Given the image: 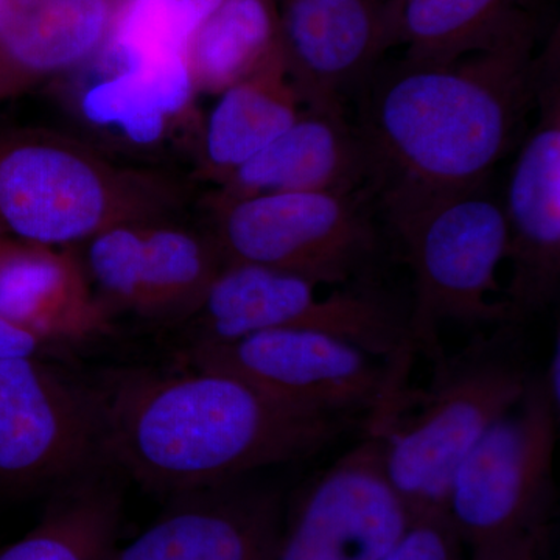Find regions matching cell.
Segmentation results:
<instances>
[{
	"label": "cell",
	"mask_w": 560,
	"mask_h": 560,
	"mask_svg": "<svg viewBox=\"0 0 560 560\" xmlns=\"http://www.w3.org/2000/svg\"><path fill=\"white\" fill-rule=\"evenodd\" d=\"M94 389L105 466L172 499L311 458L361 422L198 368L125 372Z\"/></svg>",
	"instance_id": "1"
},
{
	"label": "cell",
	"mask_w": 560,
	"mask_h": 560,
	"mask_svg": "<svg viewBox=\"0 0 560 560\" xmlns=\"http://www.w3.org/2000/svg\"><path fill=\"white\" fill-rule=\"evenodd\" d=\"M537 25L522 10L489 44L447 61L405 60L375 81L359 135L377 195L486 186L536 105Z\"/></svg>",
	"instance_id": "2"
},
{
	"label": "cell",
	"mask_w": 560,
	"mask_h": 560,
	"mask_svg": "<svg viewBox=\"0 0 560 560\" xmlns=\"http://www.w3.org/2000/svg\"><path fill=\"white\" fill-rule=\"evenodd\" d=\"M164 173L125 167L61 136H0V232L39 245L90 242L124 224L154 223L178 208Z\"/></svg>",
	"instance_id": "3"
},
{
	"label": "cell",
	"mask_w": 560,
	"mask_h": 560,
	"mask_svg": "<svg viewBox=\"0 0 560 560\" xmlns=\"http://www.w3.org/2000/svg\"><path fill=\"white\" fill-rule=\"evenodd\" d=\"M412 276L408 334L412 350L440 361L445 323H517L501 289L508 226L501 201L486 190L378 195Z\"/></svg>",
	"instance_id": "4"
},
{
	"label": "cell",
	"mask_w": 560,
	"mask_h": 560,
	"mask_svg": "<svg viewBox=\"0 0 560 560\" xmlns=\"http://www.w3.org/2000/svg\"><path fill=\"white\" fill-rule=\"evenodd\" d=\"M510 337L504 327L453 359L442 357L433 364L431 388L412 393L418 412L370 430L381 440L386 477L411 518L447 514L460 463L525 396L533 374Z\"/></svg>",
	"instance_id": "5"
},
{
	"label": "cell",
	"mask_w": 560,
	"mask_h": 560,
	"mask_svg": "<svg viewBox=\"0 0 560 560\" xmlns=\"http://www.w3.org/2000/svg\"><path fill=\"white\" fill-rule=\"evenodd\" d=\"M187 368L226 372L276 399L381 427L410 399V370L352 342L302 329L257 331L226 345L184 349Z\"/></svg>",
	"instance_id": "6"
},
{
	"label": "cell",
	"mask_w": 560,
	"mask_h": 560,
	"mask_svg": "<svg viewBox=\"0 0 560 560\" xmlns=\"http://www.w3.org/2000/svg\"><path fill=\"white\" fill-rule=\"evenodd\" d=\"M318 283L293 272L250 264H224L189 319L198 346L226 345L257 331H323L377 359L410 368L407 316L360 291L320 298Z\"/></svg>",
	"instance_id": "7"
},
{
	"label": "cell",
	"mask_w": 560,
	"mask_h": 560,
	"mask_svg": "<svg viewBox=\"0 0 560 560\" xmlns=\"http://www.w3.org/2000/svg\"><path fill=\"white\" fill-rule=\"evenodd\" d=\"M368 198L366 190L213 197L210 241L223 265H260L318 285L349 282L378 248Z\"/></svg>",
	"instance_id": "8"
},
{
	"label": "cell",
	"mask_w": 560,
	"mask_h": 560,
	"mask_svg": "<svg viewBox=\"0 0 560 560\" xmlns=\"http://www.w3.org/2000/svg\"><path fill=\"white\" fill-rule=\"evenodd\" d=\"M559 407L541 375L460 463L447 514L470 548L545 529L552 493Z\"/></svg>",
	"instance_id": "9"
},
{
	"label": "cell",
	"mask_w": 560,
	"mask_h": 560,
	"mask_svg": "<svg viewBox=\"0 0 560 560\" xmlns=\"http://www.w3.org/2000/svg\"><path fill=\"white\" fill-rule=\"evenodd\" d=\"M105 466L94 388L36 355L0 359V495L54 489Z\"/></svg>",
	"instance_id": "10"
},
{
	"label": "cell",
	"mask_w": 560,
	"mask_h": 560,
	"mask_svg": "<svg viewBox=\"0 0 560 560\" xmlns=\"http://www.w3.org/2000/svg\"><path fill=\"white\" fill-rule=\"evenodd\" d=\"M559 39L540 54L537 119L523 142L501 201L508 226L515 318L540 312L558 296L560 280V62Z\"/></svg>",
	"instance_id": "11"
},
{
	"label": "cell",
	"mask_w": 560,
	"mask_h": 560,
	"mask_svg": "<svg viewBox=\"0 0 560 560\" xmlns=\"http://www.w3.org/2000/svg\"><path fill=\"white\" fill-rule=\"evenodd\" d=\"M410 521L368 431L291 504L271 560H381Z\"/></svg>",
	"instance_id": "12"
},
{
	"label": "cell",
	"mask_w": 560,
	"mask_h": 560,
	"mask_svg": "<svg viewBox=\"0 0 560 560\" xmlns=\"http://www.w3.org/2000/svg\"><path fill=\"white\" fill-rule=\"evenodd\" d=\"M88 243L84 270L103 305L151 319H189L223 267L210 238L158 221L113 228Z\"/></svg>",
	"instance_id": "13"
},
{
	"label": "cell",
	"mask_w": 560,
	"mask_h": 560,
	"mask_svg": "<svg viewBox=\"0 0 560 560\" xmlns=\"http://www.w3.org/2000/svg\"><path fill=\"white\" fill-rule=\"evenodd\" d=\"M291 83L305 108L342 109L388 47L385 0H271Z\"/></svg>",
	"instance_id": "14"
},
{
	"label": "cell",
	"mask_w": 560,
	"mask_h": 560,
	"mask_svg": "<svg viewBox=\"0 0 560 560\" xmlns=\"http://www.w3.org/2000/svg\"><path fill=\"white\" fill-rule=\"evenodd\" d=\"M282 499L243 480L173 497L172 506L109 560H271Z\"/></svg>",
	"instance_id": "15"
},
{
	"label": "cell",
	"mask_w": 560,
	"mask_h": 560,
	"mask_svg": "<svg viewBox=\"0 0 560 560\" xmlns=\"http://www.w3.org/2000/svg\"><path fill=\"white\" fill-rule=\"evenodd\" d=\"M215 197L371 189V164L359 130L342 109L304 108L259 154L219 184Z\"/></svg>",
	"instance_id": "16"
},
{
	"label": "cell",
	"mask_w": 560,
	"mask_h": 560,
	"mask_svg": "<svg viewBox=\"0 0 560 560\" xmlns=\"http://www.w3.org/2000/svg\"><path fill=\"white\" fill-rule=\"evenodd\" d=\"M124 0H0V103L86 66Z\"/></svg>",
	"instance_id": "17"
},
{
	"label": "cell",
	"mask_w": 560,
	"mask_h": 560,
	"mask_svg": "<svg viewBox=\"0 0 560 560\" xmlns=\"http://www.w3.org/2000/svg\"><path fill=\"white\" fill-rule=\"evenodd\" d=\"M0 318L44 345L101 326L105 305L69 249L0 232Z\"/></svg>",
	"instance_id": "18"
},
{
	"label": "cell",
	"mask_w": 560,
	"mask_h": 560,
	"mask_svg": "<svg viewBox=\"0 0 560 560\" xmlns=\"http://www.w3.org/2000/svg\"><path fill=\"white\" fill-rule=\"evenodd\" d=\"M97 69L81 98V113L94 127L121 136L132 145L161 142L190 113L198 95L186 55Z\"/></svg>",
	"instance_id": "19"
},
{
	"label": "cell",
	"mask_w": 560,
	"mask_h": 560,
	"mask_svg": "<svg viewBox=\"0 0 560 560\" xmlns=\"http://www.w3.org/2000/svg\"><path fill=\"white\" fill-rule=\"evenodd\" d=\"M285 57L276 55L219 94L202 132V168L221 183L253 160L301 116Z\"/></svg>",
	"instance_id": "20"
},
{
	"label": "cell",
	"mask_w": 560,
	"mask_h": 560,
	"mask_svg": "<svg viewBox=\"0 0 560 560\" xmlns=\"http://www.w3.org/2000/svg\"><path fill=\"white\" fill-rule=\"evenodd\" d=\"M109 467L55 490L40 521L0 551V560H109L121 521V492Z\"/></svg>",
	"instance_id": "21"
},
{
	"label": "cell",
	"mask_w": 560,
	"mask_h": 560,
	"mask_svg": "<svg viewBox=\"0 0 560 560\" xmlns=\"http://www.w3.org/2000/svg\"><path fill=\"white\" fill-rule=\"evenodd\" d=\"M522 10V0H385L386 39L405 60L447 61L485 47Z\"/></svg>",
	"instance_id": "22"
},
{
	"label": "cell",
	"mask_w": 560,
	"mask_h": 560,
	"mask_svg": "<svg viewBox=\"0 0 560 560\" xmlns=\"http://www.w3.org/2000/svg\"><path fill=\"white\" fill-rule=\"evenodd\" d=\"M271 0H223L187 46L197 94L219 95L282 54Z\"/></svg>",
	"instance_id": "23"
},
{
	"label": "cell",
	"mask_w": 560,
	"mask_h": 560,
	"mask_svg": "<svg viewBox=\"0 0 560 560\" xmlns=\"http://www.w3.org/2000/svg\"><path fill=\"white\" fill-rule=\"evenodd\" d=\"M223 0H124L101 51L88 65L108 66L186 55L190 39Z\"/></svg>",
	"instance_id": "24"
},
{
	"label": "cell",
	"mask_w": 560,
	"mask_h": 560,
	"mask_svg": "<svg viewBox=\"0 0 560 560\" xmlns=\"http://www.w3.org/2000/svg\"><path fill=\"white\" fill-rule=\"evenodd\" d=\"M467 545L445 512L412 517L381 560H467Z\"/></svg>",
	"instance_id": "25"
},
{
	"label": "cell",
	"mask_w": 560,
	"mask_h": 560,
	"mask_svg": "<svg viewBox=\"0 0 560 560\" xmlns=\"http://www.w3.org/2000/svg\"><path fill=\"white\" fill-rule=\"evenodd\" d=\"M548 528L471 548L470 560H545Z\"/></svg>",
	"instance_id": "26"
},
{
	"label": "cell",
	"mask_w": 560,
	"mask_h": 560,
	"mask_svg": "<svg viewBox=\"0 0 560 560\" xmlns=\"http://www.w3.org/2000/svg\"><path fill=\"white\" fill-rule=\"evenodd\" d=\"M43 342L27 331L16 329L0 318V359L2 357L36 355Z\"/></svg>",
	"instance_id": "27"
},
{
	"label": "cell",
	"mask_w": 560,
	"mask_h": 560,
	"mask_svg": "<svg viewBox=\"0 0 560 560\" xmlns=\"http://www.w3.org/2000/svg\"><path fill=\"white\" fill-rule=\"evenodd\" d=\"M559 368H560V346L559 338H556V346L552 348V353L550 357V363H548L547 371L541 375L544 378L545 386H547L548 393H550L551 399L555 400V404L559 407V393H560V383H559Z\"/></svg>",
	"instance_id": "28"
}]
</instances>
